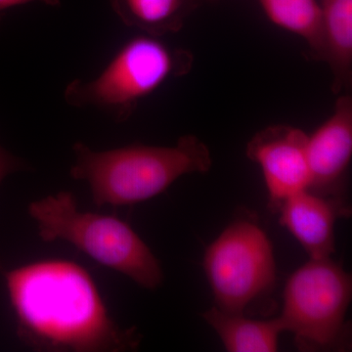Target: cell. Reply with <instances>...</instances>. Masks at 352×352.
<instances>
[{"instance_id": "277c9868", "label": "cell", "mask_w": 352, "mask_h": 352, "mask_svg": "<svg viewBox=\"0 0 352 352\" xmlns=\"http://www.w3.org/2000/svg\"><path fill=\"white\" fill-rule=\"evenodd\" d=\"M191 65L186 50L173 47L159 36L140 34L122 44L96 78L72 80L64 98L73 107L96 109L116 122H124L139 102L170 78L186 74Z\"/></svg>"}, {"instance_id": "5b68a950", "label": "cell", "mask_w": 352, "mask_h": 352, "mask_svg": "<svg viewBox=\"0 0 352 352\" xmlns=\"http://www.w3.org/2000/svg\"><path fill=\"white\" fill-rule=\"evenodd\" d=\"M352 296L351 274L330 258H310L292 274L279 318L302 351L349 349L346 320Z\"/></svg>"}, {"instance_id": "7c38bea8", "label": "cell", "mask_w": 352, "mask_h": 352, "mask_svg": "<svg viewBox=\"0 0 352 352\" xmlns=\"http://www.w3.org/2000/svg\"><path fill=\"white\" fill-rule=\"evenodd\" d=\"M111 6L127 27L160 38L182 29L194 0H111Z\"/></svg>"}, {"instance_id": "5bb4252c", "label": "cell", "mask_w": 352, "mask_h": 352, "mask_svg": "<svg viewBox=\"0 0 352 352\" xmlns=\"http://www.w3.org/2000/svg\"><path fill=\"white\" fill-rule=\"evenodd\" d=\"M28 168H29V166L24 160L7 151L6 148L0 144V184L7 176L18 173V171L28 170ZM1 268V263H0V270Z\"/></svg>"}, {"instance_id": "8fae6325", "label": "cell", "mask_w": 352, "mask_h": 352, "mask_svg": "<svg viewBox=\"0 0 352 352\" xmlns=\"http://www.w3.org/2000/svg\"><path fill=\"white\" fill-rule=\"evenodd\" d=\"M323 58L330 64L333 88L339 92L351 80L352 0H322Z\"/></svg>"}, {"instance_id": "9a60e30c", "label": "cell", "mask_w": 352, "mask_h": 352, "mask_svg": "<svg viewBox=\"0 0 352 352\" xmlns=\"http://www.w3.org/2000/svg\"><path fill=\"white\" fill-rule=\"evenodd\" d=\"M31 2H41L50 6H59L61 4L60 0H0V20H1L2 14L8 9L31 3Z\"/></svg>"}, {"instance_id": "4fadbf2b", "label": "cell", "mask_w": 352, "mask_h": 352, "mask_svg": "<svg viewBox=\"0 0 352 352\" xmlns=\"http://www.w3.org/2000/svg\"><path fill=\"white\" fill-rule=\"evenodd\" d=\"M268 19L307 41L317 57H323L321 6L316 0H259Z\"/></svg>"}, {"instance_id": "3957f363", "label": "cell", "mask_w": 352, "mask_h": 352, "mask_svg": "<svg viewBox=\"0 0 352 352\" xmlns=\"http://www.w3.org/2000/svg\"><path fill=\"white\" fill-rule=\"evenodd\" d=\"M28 212L43 242L69 243L142 288L156 289L163 284L159 259L131 226L111 215L82 212L71 192L61 191L32 201Z\"/></svg>"}, {"instance_id": "8992f818", "label": "cell", "mask_w": 352, "mask_h": 352, "mask_svg": "<svg viewBox=\"0 0 352 352\" xmlns=\"http://www.w3.org/2000/svg\"><path fill=\"white\" fill-rule=\"evenodd\" d=\"M204 270L215 307L227 314H247L276 285L273 245L251 215L236 217L208 245Z\"/></svg>"}, {"instance_id": "30bf717a", "label": "cell", "mask_w": 352, "mask_h": 352, "mask_svg": "<svg viewBox=\"0 0 352 352\" xmlns=\"http://www.w3.org/2000/svg\"><path fill=\"white\" fill-rule=\"evenodd\" d=\"M203 319L219 336L229 352H275L285 333L279 317L256 320L245 314H227L217 307L204 312Z\"/></svg>"}, {"instance_id": "52a82bcc", "label": "cell", "mask_w": 352, "mask_h": 352, "mask_svg": "<svg viewBox=\"0 0 352 352\" xmlns=\"http://www.w3.org/2000/svg\"><path fill=\"white\" fill-rule=\"evenodd\" d=\"M307 138L302 129L277 124L258 131L248 143L245 154L261 166L273 212L289 197L309 187Z\"/></svg>"}, {"instance_id": "6da1fadb", "label": "cell", "mask_w": 352, "mask_h": 352, "mask_svg": "<svg viewBox=\"0 0 352 352\" xmlns=\"http://www.w3.org/2000/svg\"><path fill=\"white\" fill-rule=\"evenodd\" d=\"M21 342L36 351H136L142 335L109 314L94 280L74 261L47 259L4 273Z\"/></svg>"}, {"instance_id": "9c48e42d", "label": "cell", "mask_w": 352, "mask_h": 352, "mask_svg": "<svg viewBox=\"0 0 352 352\" xmlns=\"http://www.w3.org/2000/svg\"><path fill=\"white\" fill-rule=\"evenodd\" d=\"M351 210L342 197L322 196L303 190L289 197L278 214L280 224L295 237L310 258H325L335 252L336 222L349 217Z\"/></svg>"}, {"instance_id": "7a4b0ae2", "label": "cell", "mask_w": 352, "mask_h": 352, "mask_svg": "<svg viewBox=\"0 0 352 352\" xmlns=\"http://www.w3.org/2000/svg\"><path fill=\"white\" fill-rule=\"evenodd\" d=\"M76 160L69 175L87 183L97 207H124L164 193L182 176L212 168L208 146L184 135L175 146L131 144L95 151L82 142L73 146Z\"/></svg>"}, {"instance_id": "ba28073f", "label": "cell", "mask_w": 352, "mask_h": 352, "mask_svg": "<svg viewBox=\"0 0 352 352\" xmlns=\"http://www.w3.org/2000/svg\"><path fill=\"white\" fill-rule=\"evenodd\" d=\"M308 191L340 197L352 156V98L340 97L331 117L307 138Z\"/></svg>"}]
</instances>
